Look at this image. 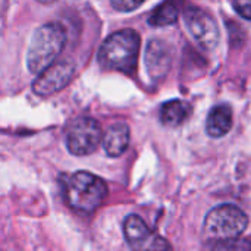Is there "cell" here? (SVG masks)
<instances>
[{
    "instance_id": "6da1fadb",
    "label": "cell",
    "mask_w": 251,
    "mask_h": 251,
    "mask_svg": "<svg viewBox=\"0 0 251 251\" xmlns=\"http://www.w3.org/2000/svg\"><path fill=\"white\" fill-rule=\"evenodd\" d=\"M140 35L131 28L121 29L109 35L97 54L99 63L103 69L132 74L137 68L140 54Z\"/></svg>"
},
{
    "instance_id": "7a4b0ae2",
    "label": "cell",
    "mask_w": 251,
    "mask_h": 251,
    "mask_svg": "<svg viewBox=\"0 0 251 251\" xmlns=\"http://www.w3.org/2000/svg\"><path fill=\"white\" fill-rule=\"evenodd\" d=\"M66 44V31L57 22H49L38 26L31 38L26 66L29 72L40 75L50 68Z\"/></svg>"
},
{
    "instance_id": "3957f363",
    "label": "cell",
    "mask_w": 251,
    "mask_h": 251,
    "mask_svg": "<svg viewBox=\"0 0 251 251\" xmlns=\"http://www.w3.org/2000/svg\"><path fill=\"white\" fill-rule=\"evenodd\" d=\"M65 194L72 209L91 213L96 212L106 200L107 185L100 176L79 171L66 179Z\"/></svg>"
},
{
    "instance_id": "277c9868",
    "label": "cell",
    "mask_w": 251,
    "mask_h": 251,
    "mask_svg": "<svg viewBox=\"0 0 251 251\" xmlns=\"http://www.w3.org/2000/svg\"><path fill=\"white\" fill-rule=\"evenodd\" d=\"M249 218L232 204H222L209 212L203 225V235L207 243L237 240L247 229Z\"/></svg>"
},
{
    "instance_id": "5b68a950",
    "label": "cell",
    "mask_w": 251,
    "mask_h": 251,
    "mask_svg": "<svg viewBox=\"0 0 251 251\" xmlns=\"http://www.w3.org/2000/svg\"><path fill=\"white\" fill-rule=\"evenodd\" d=\"M101 141V126L93 118H76L66 128V147L75 156L96 151Z\"/></svg>"
},
{
    "instance_id": "8992f818",
    "label": "cell",
    "mask_w": 251,
    "mask_h": 251,
    "mask_svg": "<svg viewBox=\"0 0 251 251\" xmlns=\"http://www.w3.org/2000/svg\"><path fill=\"white\" fill-rule=\"evenodd\" d=\"M124 234L132 251H174L168 240L150 229L137 215H129L125 218Z\"/></svg>"
},
{
    "instance_id": "52a82bcc",
    "label": "cell",
    "mask_w": 251,
    "mask_h": 251,
    "mask_svg": "<svg viewBox=\"0 0 251 251\" xmlns=\"http://www.w3.org/2000/svg\"><path fill=\"white\" fill-rule=\"evenodd\" d=\"M185 24L194 40L204 49H213L219 43V28L215 18L204 9L188 6L184 12Z\"/></svg>"
},
{
    "instance_id": "ba28073f",
    "label": "cell",
    "mask_w": 251,
    "mask_h": 251,
    "mask_svg": "<svg viewBox=\"0 0 251 251\" xmlns=\"http://www.w3.org/2000/svg\"><path fill=\"white\" fill-rule=\"evenodd\" d=\"M74 65L69 62L53 63L41 72L32 84V91L38 96H51L63 90L74 76Z\"/></svg>"
},
{
    "instance_id": "9c48e42d",
    "label": "cell",
    "mask_w": 251,
    "mask_h": 251,
    "mask_svg": "<svg viewBox=\"0 0 251 251\" xmlns=\"http://www.w3.org/2000/svg\"><path fill=\"white\" fill-rule=\"evenodd\" d=\"M172 63V51L171 46L163 40H150L146 50V66L151 78L160 79L163 78Z\"/></svg>"
},
{
    "instance_id": "30bf717a",
    "label": "cell",
    "mask_w": 251,
    "mask_h": 251,
    "mask_svg": "<svg viewBox=\"0 0 251 251\" xmlns=\"http://www.w3.org/2000/svg\"><path fill=\"white\" fill-rule=\"evenodd\" d=\"M129 144V126L124 122H116L106 129L103 135V147L107 156H121Z\"/></svg>"
},
{
    "instance_id": "8fae6325",
    "label": "cell",
    "mask_w": 251,
    "mask_h": 251,
    "mask_svg": "<svg viewBox=\"0 0 251 251\" xmlns=\"http://www.w3.org/2000/svg\"><path fill=\"white\" fill-rule=\"evenodd\" d=\"M232 126V109L228 104L215 106L206 121V131L210 137L219 138L229 132Z\"/></svg>"
},
{
    "instance_id": "7c38bea8",
    "label": "cell",
    "mask_w": 251,
    "mask_h": 251,
    "mask_svg": "<svg viewBox=\"0 0 251 251\" xmlns=\"http://www.w3.org/2000/svg\"><path fill=\"white\" fill-rule=\"evenodd\" d=\"M191 115V106L182 100H171L160 107V121L166 126H179Z\"/></svg>"
},
{
    "instance_id": "4fadbf2b",
    "label": "cell",
    "mask_w": 251,
    "mask_h": 251,
    "mask_svg": "<svg viewBox=\"0 0 251 251\" xmlns=\"http://www.w3.org/2000/svg\"><path fill=\"white\" fill-rule=\"evenodd\" d=\"M176 19H178V7L171 1H166L154 9V12L149 18V24L151 26H166V25H172Z\"/></svg>"
},
{
    "instance_id": "5bb4252c",
    "label": "cell",
    "mask_w": 251,
    "mask_h": 251,
    "mask_svg": "<svg viewBox=\"0 0 251 251\" xmlns=\"http://www.w3.org/2000/svg\"><path fill=\"white\" fill-rule=\"evenodd\" d=\"M204 251H251V243L244 238L226 240V241H212L207 243Z\"/></svg>"
},
{
    "instance_id": "9a60e30c",
    "label": "cell",
    "mask_w": 251,
    "mask_h": 251,
    "mask_svg": "<svg viewBox=\"0 0 251 251\" xmlns=\"http://www.w3.org/2000/svg\"><path fill=\"white\" fill-rule=\"evenodd\" d=\"M112 7H115L116 10H121V12H129V10H134L137 9L138 6L143 4V1H134V0H113L112 3Z\"/></svg>"
},
{
    "instance_id": "2e32d148",
    "label": "cell",
    "mask_w": 251,
    "mask_h": 251,
    "mask_svg": "<svg viewBox=\"0 0 251 251\" xmlns=\"http://www.w3.org/2000/svg\"><path fill=\"white\" fill-rule=\"evenodd\" d=\"M232 6L243 18L251 19V1H234Z\"/></svg>"
}]
</instances>
